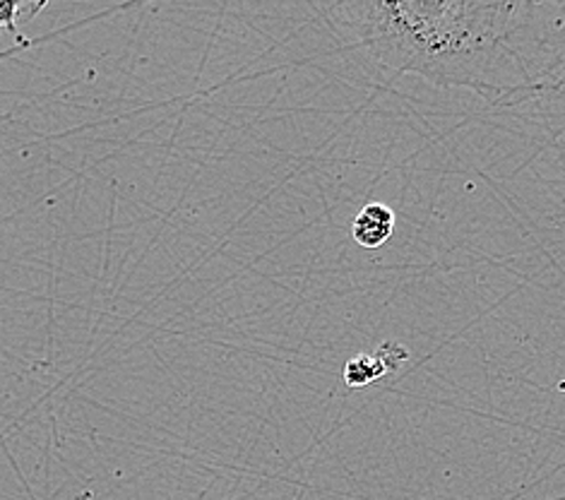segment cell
Segmentation results:
<instances>
[{
  "label": "cell",
  "instance_id": "obj_2",
  "mask_svg": "<svg viewBox=\"0 0 565 500\" xmlns=\"http://www.w3.org/2000/svg\"><path fill=\"white\" fill-rule=\"evenodd\" d=\"M407 349L399 344H381L375 354H361L344 366V381L349 387H366L379 381L385 373L397 371L407 361Z\"/></svg>",
  "mask_w": 565,
  "mask_h": 500
},
{
  "label": "cell",
  "instance_id": "obj_4",
  "mask_svg": "<svg viewBox=\"0 0 565 500\" xmlns=\"http://www.w3.org/2000/svg\"><path fill=\"white\" fill-rule=\"evenodd\" d=\"M20 6L18 3H0V24H6L8 30L15 32V15Z\"/></svg>",
  "mask_w": 565,
  "mask_h": 500
},
{
  "label": "cell",
  "instance_id": "obj_1",
  "mask_svg": "<svg viewBox=\"0 0 565 500\" xmlns=\"http://www.w3.org/2000/svg\"><path fill=\"white\" fill-rule=\"evenodd\" d=\"M342 42L397 75L513 109L565 97V6L352 0L318 6Z\"/></svg>",
  "mask_w": 565,
  "mask_h": 500
},
{
  "label": "cell",
  "instance_id": "obj_3",
  "mask_svg": "<svg viewBox=\"0 0 565 500\" xmlns=\"http://www.w3.org/2000/svg\"><path fill=\"white\" fill-rule=\"evenodd\" d=\"M395 232V212L383 202H371V205L361 208V212L352 222V238L356 246L375 251L381 248L385 241H390Z\"/></svg>",
  "mask_w": 565,
  "mask_h": 500
}]
</instances>
